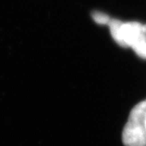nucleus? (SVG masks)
I'll list each match as a JSON object with an SVG mask.
<instances>
[{
	"instance_id": "nucleus-1",
	"label": "nucleus",
	"mask_w": 146,
	"mask_h": 146,
	"mask_svg": "<svg viewBox=\"0 0 146 146\" xmlns=\"http://www.w3.org/2000/svg\"><path fill=\"white\" fill-rule=\"evenodd\" d=\"M108 25L112 37L119 46L131 47L140 57L146 59V25L115 19L110 20Z\"/></svg>"
},
{
	"instance_id": "nucleus-2",
	"label": "nucleus",
	"mask_w": 146,
	"mask_h": 146,
	"mask_svg": "<svg viewBox=\"0 0 146 146\" xmlns=\"http://www.w3.org/2000/svg\"><path fill=\"white\" fill-rule=\"evenodd\" d=\"M123 142L126 146H146V100L131 110L123 131Z\"/></svg>"
},
{
	"instance_id": "nucleus-3",
	"label": "nucleus",
	"mask_w": 146,
	"mask_h": 146,
	"mask_svg": "<svg viewBox=\"0 0 146 146\" xmlns=\"http://www.w3.org/2000/svg\"><path fill=\"white\" fill-rule=\"evenodd\" d=\"M92 16H93L94 21L99 25H108L110 21V18L103 12L94 11Z\"/></svg>"
}]
</instances>
